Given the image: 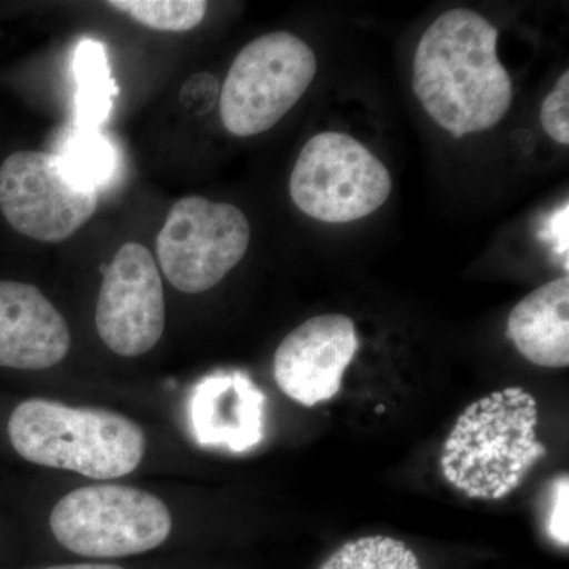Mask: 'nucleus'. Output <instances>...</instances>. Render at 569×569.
Listing matches in <instances>:
<instances>
[{
	"label": "nucleus",
	"instance_id": "dca6fc26",
	"mask_svg": "<svg viewBox=\"0 0 569 569\" xmlns=\"http://www.w3.org/2000/svg\"><path fill=\"white\" fill-rule=\"evenodd\" d=\"M108 6L160 32H187L203 22V0H114Z\"/></svg>",
	"mask_w": 569,
	"mask_h": 569
},
{
	"label": "nucleus",
	"instance_id": "6ab92c4d",
	"mask_svg": "<svg viewBox=\"0 0 569 569\" xmlns=\"http://www.w3.org/2000/svg\"><path fill=\"white\" fill-rule=\"evenodd\" d=\"M549 535L553 541L568 548L569 545V479L567 475L557 479L552 507L549 512Z\"/></svg>",
	"mask_w": 569,
	"mask_h": 569
},
{
	"label": "nucleus",
	"instance_id": "f8f14e48",
	"mask_svg": "<svg viewBox=\"0 0 569 569\" xmlns=\"http://www.w3.org/2000/svg\"><path fill=\"white\" fill-rule=\"evenodd\" d=\"M266 397L241 372L213 373L194 387L190 399V426L201 447H222L244 452L263 438Z\"/></svg>",
	"mask_w": 569,
	"mask_h": 569
},
{
	"label": "nucleus",
	"instance_id": "2eb2a0df",
	"mask_svg": "<svg viewBox=\"0 0 569 569\" xmlns=\"http://www.w3.org/2000/svg\"><path fill=\"white\" fill-rule=\"evenodd\" d=\"M320 569H421L406 542L389 537H366L337 549Z\"/></svg>",
	"mask_w": 569,
	"mask_h": 569
},
{
	"label": "nucleus",
	"instance_id": "7ed1b4c3",
	"mask_svg": "<svg viewBox=\"0 0 569 569\" xmlns=\"http://www.w3.org/2000/svg\"><path fill=\"white\" fill-rule=\"evenodd\" d=\"M9 437L22 459L93 479L132 473L144 458V432L132 419L93 407L29 399L14 408Z\"/></svg>",
	"mask_w": 569,
	"mask_h": 569
},
{
	"label": "nucleus",
	"instance_id": "f03ea898",
	"mask_svg": "<svg viewBox=\"0 0 569 569\" xmlns=\"http://www.w3.org/2000/svg\"><path fill=\"white\" fill-rule=\"evenodd\" d=\"M537 426V399L522 388L482 397L460 415L449 433L441 456L445 478L470 498L507 496L548 455Z\"/></svg>",
	"mask_w": 569,
	"mask_h": 569
},
{
	"label": "nucleus",
	"instance_id": "423d86ee",
	"mask_svg": "<svg viewBox=\"0 0 569 569\" xmlns=\"http://www.w3.org/2000/svg\"><path fill=\"white\" fill-rule=\"evenodd\" d=\"M391 190L388 168L362 142L340 132L310 138L290 179L299 211L325 223L365 219L387 203Z\"/></svg>",
	"mask_w": 569,
	"mask_h": 569
},
{
	"label": "nucleus",
	"instance_id": "f3484780",
	"mask_svg": "<svg viewBox=\"0 0 569 569\" xmlns=\"http://www.w3.org/2000/svg\"><path fill=\"white\" fill-rule=\"evenodd\" d=\"M61 159L71 174L96 189L111 173L114 163L108 142L99 134L89 132L74 134Z\"/></svg>",
	"mask_w": 569,
	"mask_h": 569
},
{
	"label": "nucleus",
	"instance_id": "a211bd4d",
	"mask_svg": "<svg viewBox=\"0 0 569 569\" xmlns=\"http://www.w3.org/2000/svg\"><path fill=\"white\" fill-rule=\"evenodd\" d=\"M541 123L546 133L559 144H569V71L557 81L541 107Z\"/></svg>",
	"mask_w": 569,
	"mask_h": 569
},
{
	"label": "nucleus",
	"instance_id": "0eeeda50",
	"mask_svg": "<svg viewBox=\"0 0 569 569\" xmlns=\"http://www.w3.org/2000/svg\"><path fill=\"white\" fill-rule=\"evenodd\" d=\"M249 244L250 223L241 209L193 194L171 206L157 236V258L174 288L198 295L222 282Z\"/></svg>",
	"mask_w": 569,
	"mask_h": 569
},
{
	"label": "nucleus",
	"instance_id": "9d476101",
	"mask_svg": "<svg viewBox=\"0 0 569 569\" xmlns=\"http://www.w3.org/2000/svg\"><path fill=\"white\" fill-rule=\"evenodd\" d=\"M359 350L355 321L340 313L310 318L277 348L274 378L283 395L305 407L328 402Z\"/></svg>",
	"mask_w": 569,
	"mask_h": 569
},
{
	"label": "nucleus",
	"instance_id": "1a4fd4ad",
	"mask_svg": "<svg viewBox=\"0 0 569 569\" xmlns=\"http://www.w3.org/2000/svg\"><path fill=\"white\" fill-rule=\"evenodd\" d=\"M104 346L123 358L148 353L164 331L162 277L152 253L127 242L104 271L96 309Z\"/></svg>",
	"mask_w": 569,
	"mask_h": 569
},
{
	"label": "nucleus",
	"instance_id": "9b49d317",
	"mask_svg": "<svg viewBox=\"0 0 569 569\" xmlns=\"http://www.w3.org/2000/svg\"><path fill=\"white\" fill-rule=\"evenodd\" d=\"M70 350L62 313L36 284L0 280V367L43 370Z\"/></svg>",
	"mask_w": 569,
	"mask_h": 569
},
{
	"label": "nucleus",
	"instance_id": "aec40b11",
	"mask_svg": "<svg viewBox=\"0 0 569 569\" xmlns=\"http://www.w3.org/2000/svg\"><path fill=\"white\" fill-rule=\"evenodd\" d=\"M44 569H123L116 567V565H100V563H78V565H59V567H50Z\"/></svg>",
	"mask_w": 569,
	"mask_h": 569
},
{
	"label": "nucleus",
	"instance_id": "6e6552de",
	"mask_svg": "<svg viewBox=\"0 0 569 569\" xmlns=\"http://www.w3.org/2000/svg\"><path fill=\"white\" fill-rule=\"evenodd\" d=\"M97 203L96 187L71 174L61 156L20 151L0 164V211L36 241H66L89 222Z\"/></svg>",
	"mask_w": 569,
	"mask_h": 569
},
{
	"label": "nucleus",
	"instance_id": "39448f33",
	"mask_svg": "<svg viewBox=\"0 0 569 569\" xmlns=\"http://www.w3.org/2000/svg\"><path fill=\"white\" fill-rule=\"evenodd\" d=\"M316 52L290 32L258 37L236 56L220 96V118L234 137L271 130L312 84Z\"/></svg>",
	"mask_w": 569,
	"mask_h": 569
},
{
	"label": "nucleus",
	"instance_id": "20e7f679",
	"mask_svg": "<svg viewBox=\"0 0 569 569\" xmlns=\"http://www.w3.org/2000/svg\"><path fill=\"white\" fill-rule=\"evenodd\" d=\"M51 531L82 557L116 559L162 546L173 520L159 497L127 486L102 485L67 493L51 512Z\"/></svg>",
	"mask_w": 569,
	"mask_h": 569
},
{
	"label": "nucleus",
	"instance_id": "ddd939ff",
	"mask_svg": "<svg viewBox=\"0 0 569 569\" xmlns=\"http://www.w3.org/2000/svg\"><path fill=\"white\" fill-rule=\"evenodd\" d=\"M508 336L533 365L568 367L569 277H559L526 296L509 313Z\"/></svg>",
	"mask_w": 569,
	"mask_h": 569
},
{
	"label": "nucleus",
	"instance_id": "f257e3e1",
	"mask_svg": "<svg viewBox=\"0 0 569 569\" xmlns=\"http://www.w3.org/2000/svg\"><path fill=\"white\" fill-rule=\"evenodd\" d=\"M496 26L452 9L422 33L413 59L415 96L455 138L496 127L512 103V81L497 54Z\"/></svg>",
	"mask_w": 569,
	"mask_h": 569
},
{
	"label": "nucleus",
	"instance_id": "4468645a",
	"mask_svg": "<svg viewBox=\"0 0 569 569\" xmlns=\"http://www.w3.org/2000/svg\"><path fill=\"white\" fill-rule=\"evenodd\" d=\"M74 69L80 84L78 108L81 126L93 129L107 119L112 97L118 93L102 44L97 41L81 43L74 59Z\"/></svg>",
	"mask_w": 569,
	"mask_h": 569
}]
</instances>
